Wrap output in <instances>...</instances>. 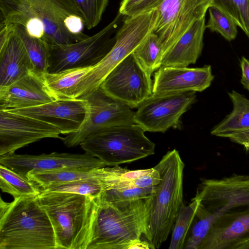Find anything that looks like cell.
Listing matches in <instances>:
<instances>
[{
    "mask_svg": "<svg viewBox=\"0 0 249 249\" xmlns=\"http://www.w3.org/2000/svg\"><path fill=\"white\" fill-rule=\"evenodd\" d=\"M226 138H228L232 142L242 145L245 142H249V128L229 135Z\"/></svg>",
    "mask_w": 249,
    "mask_h": 249,
    "instance_id": "34",
    "label": "cell"
},
{
    "mask_svg": "<svg viewBox=\"0 0 249 249\" xmlns=\"http://www.w3.org/2000/svg\"><path fill=\"white\" fill-rule=\"evenodd\" d=\"M205 18L193 24L163 55L161 66L188 67L195 64L203 47Z\"/></svg>",
    "mask_w": 249,
    "mask_h": 249,
    "instance_id": "19",
    "label": "cell"
},
{
    "mask_svg": "<svg viewBox=\"0 0 249 249\" xmlns=\"http://www.w3.org/2000/svg\"><path fill=\"white\" fill-rule=\"evenodd\" d=\"M158 18L157 10L126 17L116 33V41L111 50L78 83L74 99L80 98L100 87L110 71L154 32Z\"/></svg>",
    "mask_w": 249,
    "mask_h": 249,
    "instance_id": "7",
    "label": "cell"
},
{
    "mask_svg": "<svg viewBox=\"0 0 249 249\" xmlns=\"http://www.w3.org/2000/svg\"><path fill=\"white\" fill-rule=\"evenodd\" d=\"M145 132L135 123L116 125L88 137L80 145L107 166L119 165L154 154L155 144Z\"/></svg>",
    "mask_w": 249,
    "mask_h": 249,
    "instance_id": "6",
    "label": "cell"
},
{
    "mask_svg": "<svg viewBox=\"0 0 249 249\" xmlns=\"http://www.w3.org/2000/svg\"><path fill=\"white\" fill-rule=\"evenodd\" d=\"M198 204V199L194 197L188 205H181L172 231L169 249H183Z\"/></svg>",
    "mask_w": 249,
    "mask_h": 249,
    "instance_id": "26",
    "label": "cell"
},
{
    "mask_svg": "<svg viewBox=\"0 0 249 249\" xmlns=\"http://www.w3.org/2000/svg\"><path fill=\"white\" fill-rule=\"evenodd\" d=\"M0 249H56L53 229L38 196L0 199Z\"/></svg>",
    "mask_w": 249,
    "mask_h": 249,
    "instance_id": "3",
    "label": "cell"
},
{
    "mask_svg": "<svg viewBox=\"0 0 249 249\" xmlns=\"http://www.w3.org/2000/svg\"><path fill=\"white\" fill-rule=\"evenodd\" d=\"M212 5L231 18L249 38V0H213Z\"/></svg>",
    "mask_w": 249,
    "mask_h": 249,
    "instance_id": "28",
    "label": "cell"
},
{
    "mask_svg": "<svg viewBox=\"0 0 249 249\" xmlns=\"http://www.w3.org/2000/svg\"><path fill=\"white\" fill-rule=\"evenodd\" d=\"M14 29L27 51L34 71L39 74H45L49 67L48 44L41 39L30 36L23 26L14 25Z\"/></svg>",
    "mask_w": 249,
    "mask_h": 249,
    "instance_id": "24",
    "label": "cell"
},
{
    "mask_svg": "<svg viewBox=\"0 0 249 249\" xmlns=\"http://www.w3.org/2000/svg\"><path fill=\"white\" fill-rule=\"evenodd\" d=\"M228 93L232 103V110L213 128L212 135L226 138L249 128V99L234 90Z\"/></svg>",
    "mask_w": 249,
    "mask_h": 249,
    "instance_id": "22",
    "label": "cell"
},
{
    "mask_svg": "<svg viewBox=\"0 0 249 249\" xmlns=\"http://www.w3.org/2000/svg\"><path fill=\"white\" fill-rule=\"evenodd\" d=\"M157 185L145 188H132L123 190H110L103 193L100 197L109 202L134 201L153 197L157 192Z\"/></svg>",
    "mask_w": 249,
    "mask_h": 249,
    "instance_id": "31",
    "label": "cell"
},
{
    "mask_svg": "<svg viewBox=\"0 0 249 249\" xmlns=\"http://www.w3.org/2000/svg\"><path fill=\"white\" fill-rule=\"evenodd\" d=\"M212 3L213 0H164L157 9L154 31L161 44L162 57L193 24L205 17Z\"/></svg>",
    "mask_w": 249,
    "mask_h": 249,
    "instance_id": "12",
    "label": "cell"
},
{
    "mask_svg": "<svg viewBox=\"0 0 249 249\" xmlns=\"http://www.w3.org/2000/svg\"><path fill=\"white\" fill-rule=\"evenodd\" d=\"M0 164L27 178L31 171H43L68 167L97 168L107 166L97 159L83 154L53 152L40 155H19L15 153L0 155Z\"/></svg>",
    "mask_w": 249,
    "mask_h": 249,
    "instance_id": "14",
    "label": "cell"
},
{
    "mask_svg": "<svg viewBox=\"0 0 249 249\" xmlns=\"http://www.w3.org/2000/svg\"><path fill=\"white\" fill-rule=\"evenodd\" d=\"M214 78L210 65L197 68L161 65L154 73L152 94L202 92L210 87Z\"/></svg>",
    "mask_w": 249,
    "mask_h": 249,
    "instance_id": "15",
    "label": "cell"
},
{
    "mask_svg": "<svg viewBox=\"0 0 249 249\" xmlns=\"http://www.w3.org/2000/svg\"><path fill=\"white\" fill-rule=\"evenodd\" d=\"M0 24L23 26L49 45L68 44L87 37L74 0H0Z\"/></svg>",
    "mask_w": 249,
    "mask_h": 249,
    "instance_id": "1",
    "label": "cell"
},
{
    "mask_svg": "<svg viewBox=\"0 0 249 249\" xmlns=\"http://www.w3.org/2000/svg\"><path fill=\"white\" fill-rule=\"evenodd\" d=\"M154 168L161 179L152 202L147 241L155 249L167 239L183 203L184 164L175 149L167 152Z\"/></svg>",
    "mask_w": 249,
    "mask_h": 249,
    "instance_id": "5",
    "label": "cell"
},
{
    "mask_svg": "<svg viewBox=\"0 0 249 249\" xmlns=\"http://www.w3.org/2000/svg\"><path fill=\"white\" fill-rule=\"evenodd\" d=\"M80 98L87 103L86 117L76 131L61 137L67 147L80 145L88 137L107 128L135 123L132 108L107 94L101 86Z\"/></svg>",
    "mask_w": 249,
    "mask_h": 249,
    "instance_id": "9",
    "label": "cell"
},
{
    "mask_svg": "<svg viewBox=\"0 0 249 249\" xmlns=\"http://www.w3.org/2000/svg\"><path fill=\"white\" fill-rule=\"evenodd\" d=\"M124 16L119 12L115 18L98 33L78 42L68 44H48L47 72L93 67L109 52L116 41L113 36Z\"/></svg>",
    "mask_w": 249,
    "mask_h": 249,
    "instance_id": "8",
    "label": "cell"
},
{
    "mask_svg": "<svg viewBox=\"0 0 249 249\" xmlns=\"http://www.w3.org/2000/svg\"><path fill=\"white\" fill-rule=\"evenodd\" d=\"M57 100L42 75L34 70L10 85L0 88V109L29 107Z\"/></svg>",
    "mask_w": 249,
    "mask_h": 249,
    "instance_id": "17",
    "label": "cell"
},
{
    "mask_svg": "<svg viewBox=\"0 0 249 249\" xmlns=\"http://www.w3.org/2000/svg\"><path fill=\"white\" fill-rule=\"evenodd\" d=\"M6 110L45 121L67 135L80 127L86 117L87 105L83 98L57 99L37 106Z\"/></svg>",
    "mask_w": 249,
    "mask_h": 249,
    "instance_id": "16",
    "label": "cell"
},
{
    "mask_svg": "<svg viewBox=\"0 0 249 249\" xmlns=\"http://www.w3.org/2000/svg\"><path fill=\"white\" fill-rule=\"evenodd\" d=\"M38 200L52 223L56 249H86L94 198L70 193L42 192Z\"/></svg>",
    "mask_w": 249,
    "mask_h": 249,
    "instance_id": "4",
    "label": "cell"
},
{
    "mask_svg": "<svg viewBox=\"0 0 249 249\" xmlns=\"http://www.w3.org/2000/svg\"><path fill=\"white\" fill-rule=\"evenodd\" d=\"M153 198L116 202L94 198L86 249H128L142 235L148 240Z\"/></svg>",
    "mask_w": 249,
    "mask_h": 249,
    "instance_id": "2",
    "label": "cell"
},
{
    "mask_svg": "<svg viewBox=\"0 0 249 249\" xmlns=\"http://www.w3.org/2000/svg\"><path fill=\"white\" fill-rule=\"evenodd\" d=\"M151 75L132 53L110 71L101 86L112 97L137 108L153 93Z\"/></svg>",
    "mask_w": 249,
    "mask_h": 249,
    "instance_id": "10",
    "label": "cell"
},
{
    "mask_svg": "<svg viewBox=\"0 0 249 249\" xmlns=\"http://www.w3.org/2000/svg\"><path fill=\"white\" fill-rule=\"evenodd\" d=\"M107 166L103 167H68L43 171H31L27 178L42 190L53 185L104 175Z\"/></svg>",
    "mask_w": 249,
    "mask_h": 249,
    "instance_id": "21",
    "label": "cell"
},
{
    "mask_svg": "<svg viewBox=\"0 0 249 249\" xmlns=\"http://www.w3.org/2000/svg\"><path fill=\"white\" fill-rule=\"evenodd\" d=\"M196 92L152 94L137 107L134 122L144 131L165 132L180 127V117L196 101Z\"/></svg>",
    "mask_w": 249,
    "mask_h": 249,
    "instance_id": "11",
    "label": "cell"
},
{
    "mask_svg": "<svg viewBox=\"0 0 249 249\" xmlns=\"http://www.w3.org/2000/svg\"><path fill=\"white\" fill-rule=\"evenodd\" d=\"M80 10L85 27L90 30L100 22L108 0H74Z\"/></svg>",
    "mask_w": 249,
    "mask_h": 249,
    "instance_id": "30",
    "label": "cell"
},
{
    "mask_svg": "<svg viewBox=\"0 0 249 249\" xmlns=\"http://www.w3.org/2000/svg\"><path fill=\"white\" fill-rule=\"evenodd\" d=\"M242 76L240 80L244 89L249 91V60L243 56L240 60Z\"/></svg>",
    "mask_w": 249,
    "mask_h": 249,
    "instance_id": "33",
    "label": "cell"
},
{
    "mask_svg": "<svg viewBox=\"0 0 249 249\" xmlns=\"http://www.w3.org/2000/svg\"><path fill=\"white\" fill-rule=\"evenodd\" d=\"M133 53L142 66L151 74L161 66L162 46L158 36L154 32L143 40Z\"/></svg>",
    "mask_w": 249,
    "mask_h": 249,
    "instance_id": "27",
    "label": "cell"
},
{
    "mask_svg": "<svg viewBox=\"0 0 249 249\" xmlns=\"http://www.w3.org/2000/svg\"><path fill=\"white\" fill-rule=\"evenodd\" d=\"M60 130L41 120L0 109V155L45 138H61Z\"/></svg>",
    "mask_w": 249,
    "mask_h": 249,
    "instance_id": "13",
    "label": "cell"
},
{
    "mask_svg": "<svg viewBox=\"0 0 249 249\" xmlns=\"http://www.w3.org/2000/svg\"><path fill=\"white\" fill-rule=\"evenodd\" d=\"M0 188L3 192L16 198L23 196H38L39 188L27 178L0 164Z\"/></svg>",
    "mask_w": 249,
    "mask_h": 249,
    "instance_id": "25",
    "label": "cell"
},
{
    "mask_svg": "<svg viewBox=\"0 0 249 249\" xmlns=\"http://www.w3.org/2000/svg\"><path fill=\"white\" fill-rule=\"evenodd\" d=\"M164 0H123L119 12L132 17L157 10Z\"/></svg>",
    "mask_w": 249,
    "mask_h": 249,
    "instance_id": "32",
    "label": "cell"
},
{
    "mask_svg": "<svg viewBox=\"0 0 249 249\" xmlns=\"http://www.w3.org/2000/svg\"><path fill=\"white\" fill-rule=\"evenodd\" d=\"M33 70L27 51L13 25L7 40L0 46V88L10 85Z\"/></svg>",
    "mask_w": 249,
    "mask_h": 249,
    "instance_id": "18",
    "label": "cell"
},
{
    "mask_svg": "<svg viewBox=\"0 0 249 249\" xmlns=\"http://www.w3.org/2000/svg\"><path fill=\"white\" fill-rule=\"evenodd\" d=\"M93 67L71 69L56 73L47 72L44 75V80L57 100L74 99L78 83Z\"/></svg>",
    "mask_w": 249,
    "mask_h": 249,
    "instance_id": "23",
    "label": "cell"
},
{
    "mask_svg": "<svg viewBox=\"0 0 249 249\" xmlns=\"http://www.w3.org/2000/svg\"><path fill=\"white\" fill-rule=\"evenodd\" d=\"M247 149H249V142H245L242 144Z\"/></svg>",
    "mask_w": 249,
    "mask_h": 249,
    "instance_id": "36",
    "label": "cell"
},
{
    "mask_svg": "<svg viewBox=\"0 0 249 249\" xmlns=\"http://www.w3.org/2000/svg\"><path fill=\"white\" fill-rule=\"evenodd\" d=\"M199 249H249V210L239 217L210 230Z\"/></svg>",
    "mask_w": 249,
    "mask_h": 249,
    "instance_id": "20",
    "label": "cell"
},
{
    "mask_svg": "<svg viewBox=\"0 0 249 249\" xmlns=\"http://www.w3.org/2000/svg\"><path fill=\"white\" fill-rule=\"evenodd\" d=\"M209 18L206 28L220 34L229 41L234 40L237 35V25L234 21L218 8L211 5L208 9Z\"/></svg>",
    "mask_w": 249,
    "mask_h": 249,
    "instance_id": "29",
    "label": "cell"
},
{
    "mask_svg": "<svg viewBox=\"0 0 249 249\" xmlns=\"http://www.w3.org/2000/svg\"><path fill=\"white\" fill-rule=\"evenodd\" d=\"M153 249L152 246L148 241H142L141 239L133 242L128 249Z\"/></svg>",
    "mask_w": 249,
    "mask_h": 249,
    "instance_id": "35",
    "label": "cell"
}]
</instances>
